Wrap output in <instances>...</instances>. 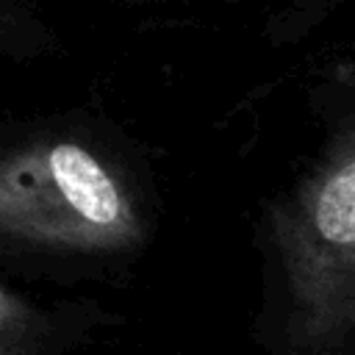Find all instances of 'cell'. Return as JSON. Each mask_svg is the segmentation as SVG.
Listing matches in <instances>:
<instances>
[{
	"instance_id": "cell-2",
	"label": "cell",
	"mask_w": 355,
	"mask_h": 355,
	"mask_svg": "<svg viewBox=\"0 0 355 355\" xmlns=\"http://www.w3.org/2000/svg\"><path fill=\"white\" fill-rule=\"evenodd\" d=\"M0 227L78 250H119L139 239V216L116 175L72 141L0 166Z\"/></svg>"
},
{
	"instance_id": "cell-1",
	"label": "cell",
	"mask_w": 355,
	"mask_h": 355,
	"mask_svg": "<svg viewBox=\"0 0 355 355\" xmlns=\"http://www.w3.org/2000/svg\"><path fill=\"white\" fill-rule=\"evenodd\" d=\"M322 139L258 222L266 355H355V67L316 100Z\"/></svg>"
},
{
	"instance_id": "cell-3",
	"label": "cell",
	"mask_w": 355,
	"mask_h": 355,
	"mask_svg": "<svg viewBox=\"0 0 355 355\" xmlns=\"http://www.w3.org/2000/svg\"><path fill=\"white\" fill-rule=\"evenodd\" d=\"M6 316H8V297H6L3 288H0V324H3Z\"/></svg>"
}]
</instances>
